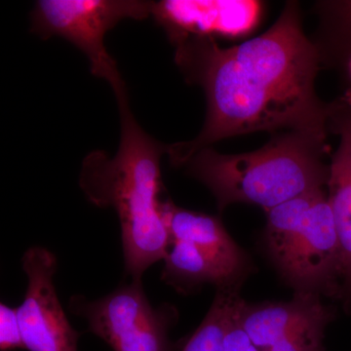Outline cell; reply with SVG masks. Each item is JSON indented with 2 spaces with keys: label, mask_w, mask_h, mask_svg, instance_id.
I'll use <instances>...</instances> for the list:
<instances>
[{
  "label": "cell",
  "mask_w": 351,
  "mask_h": 351,
  "mask_svg": "<svg viewBox=\"0 0 351 351\" xmlns=\"http://www.w3.org/2000/svg\"><path fill=\"white\" fill-rule=\"evenodd\" d=\"M174 45L182 75L204 90L207 113L197 137L167 145L173 165H184L219 141L254 132L329 131L330 104L315 90L320 57L304 34L298 2H287L267 32L239 45L221 48L206 38Z\"/></svg>",
  "instance_id": "cell-1"
},
{
  "label": "cell",
  "mask_w": 351,
  "mask_h": 351,
  "mask_svg": "<svg viewBox=\"0 0 351 351\" xmlns=\"http://www.w3.org/2000/svg\"><path fill=\"white\" fill-rule=\"evenodd\" d=\"M117 100L121 123L119 151L113 157L101 151L90 152L82 162L80 184L92 204L117 212L127 274L141 280L169 249L160 198V159L167 145L143 130L131 112L128 94Z\"/></svg>",
  "instance_id": "cell-2"
},
{
  "label": "cell",
  "mask_w": 351,
  "mask_h": 351,
  "mask_svg": "<svg viewBox=\"0 0 351 351\" xmlns=\"http://www.w3.org/2000/svg\"><path fill=\"white\" fill-rule=\"evenodd\" d=\"M327 134L282 131L257 151L239 154L205 147L182 166L213 193L219 211L247 203L267 212L327 186Z\"/></svg>",
  "instance_id": "cell-3"
},
{
  "label": "cell",
  "mask_w": 351,
  "mask_h": 351,
  "mask_svg": "<svg viewBox=\"0 0 351 351\" xmlns=\"http://www.w3.org/2000/svg\"><path fill=\"white\" fill-rule=\"evenodd\" d=\"M265 213V242L283 278L295 292L341 300V252L324 189Z\"/></svg>",
  "instance_id": "cell-4"
},
{
  "label": "cell",
  "mask_w": 351,
  "mask_h": 351,
  "mask_svg": "<svg viewBox=\"0 0 351 351\" xmlns=\"http://www.w3.org/2000/svg\"><path fill=\"white\" fill-rule=\"evenodd\" d=\"M152 7L154 2L142 0H39L32 12V32L73 43L86 55L92 75L107 80L119 96L126 93V85L106 47V34L120 21L147 19Z\"/></svg>",
  "instance_id": "cell-5"
},
{
  "label": "cell",
  "mask_w": 351,
  "mask_h": 351,
  "mask_svg": "<svg viewBox=\"0 0 351 351\" xmlns=\"http://www.w3.org/2000/svg\"><path fill=\"white\" fill-rule=\"evenodd\" d=\"M71 306L114 351H170L171 315L151 306L141 280L132 279L97 301L73 297Z\"/></svg>",
  "instance_id": "cell-6"
},
{
  "label": "cell",
  "mask_w": 351,
  "mask_h": 351,
  "mask_svg": "<svg viewBox=\"0 0 351 351\" xmlns=\"http://www.w3.org/2000/svg\"><path fill=\"white\" fill-rule=\"evenodd\" d=\"M22 265L27 285L17 313L24 348L29 351H77L80 334L71 327L55 288L54 254L43 247H32L23 256Z\"/></svg>",
  "instance_id": "cell-7"
},
{
  "label": "cell",
  "mask_w": 351,
  "mask_h": 351,
  "mask_svg": "<svg viewBox=\"0 0 351 351\" xmlns=\"http://www.w3.org/2000/svg\"><path fill=\"white\" fill-rule=\"evenodd\" d=\"M263 7L258 1L163 0L154 2L152 15L176 44L191 38L246 36L257 27Z\"/></svg>",
  "instance_id": "cell-8"
},
{
  "label": "cell",
  "mask_w": 351,
  "mask_h": 351,
  "mask_svg": "<svg viewBox=\"0 0 351 351\" xmlns=\"http://www.w3.org/2000/svg\"><path fill=\"white\" fill-rule=\"evenodd\" d=\"M329 131L339 136L328 179V202L341 252V300L351 313V112L345 101L330 104Z\"/></svg>",
  "instance_id": "cell-9"
},
{
  "label": "cell",
  "mask_w": 351,
  "mask_h": 351,
  "mask_svg": "<svg viewBox=\"0 0 351 351\" xmlns=\"http://www.w3.org/2000/svg\"><path fill=\"white\" fill-rule=\"evenodd\" d=\"M162 213L170 239H184L195 244L213 263L226 287H237V283L248 270V258L218 218L189 211L170 200L164 201Z\"/></svg>",
  "instance_id": "cell-10"
},
{
  "label": "cell",
  "mask_w": 351,
  "mask_h": 351,
  "mask_svg": "<svg viewBox=\"0 0 351 351\" xmlns=\"http://www.w3.org/2000/svg\"><path fill=\"white\" fill-rule=\"evenodd\" d=\"M320 295L295 292L289 302L249 304L241 300L237 307V320L261 351H267L295 328L332 311Z\"/></svg>",
  "instance_id": "cell-11"
},
{
  "label": "cell",
  "mask_w": 351,
  "mask_h": 351,
  "mask_svg": "<svg viewBox=\"0 0 351 351\" xmlns=\"http://www.w3.org/2000/svg\"><path fill=\"white\" fill-rule=\"evenodd\" d=\"M319 24L313 39L321 66L339 69L351 57V0H323L314 6Z\"/></svg>",
  "instance_id": "cell-12"
},
{
  "label": "cell",
  "mask_w": 351,
  "mask_h": 351,
  "mask_svg": "<svg viewBox=\"0 0 351 351\" xmlns=\"http://www.w3.org/2000/svg\"><path fill=\"white\" fill-rule=\"evenodd\" d=\"M239 297L237 287L219 289L206 317L182 351H225L226 325Z\"/></svg>",
  "instance_id": "cell-13"
},
{
  "label": "cell",
  "mask_w": 351,
  "mask_h": 351,
  "mask_svg": "<svg viewBox=\"0 0 351 351\" xmlns=\"http://www.w3.org/2000/svg\"><path fill=\"white\" fill-rule=\"evenodd\" d=\"M335 317V311L295 328L267 351H323V339L327 325Z\"/></svg>",
  "instance_id": "cell-14"
},
{
  "label": "cell",
  "mask_w": 351,
  "mask_h": 351,
  "mask_svg": "<svg viewBox=\"0 0 351 351\" xmlns=\"http://www.w3.org/2000/svg\"><path fill=\"white\" fill-rule=\"evenodd\" d=\"M25 348L17 308L0 304V350L12 351Z\"/></svg>",
  "instance_id": "cell-15"
},
{
  "label": "cell",
  "mask_w": 351,
  "mask_h": 351,
  "mask_svg": "<svg viewBox=\"0 0 351 351\" xmlns=\"http://www.w3.org/2000/svg\"><path fill=\"white\" fill-rule=\"evenodd\" d=\"M241 300L239 295L230 311L228 325H226L223 348L225 351H261L252 343L250 338L247 336L237 320V307Z\"/></svg>",
  "instance_id": "cell-16"
},
{
  "label": "cell",
  "mask_w": 351,
  "mask_h": 351,
  "mask_svg": "<svg viewBox=\"0 0 351 351\" xmlns=\"http://www.w3.org/2000/svg\"><path fill=\"white\" fill-rule=\"evenodd\" d=\"M341 71L346 76V82L348 83V88H351V57L348 60L345 66H343Z\"/></svg>",
  "instance_id": "cell-17"
},
{
  "label": "cell",
  "mask_w": 351,
  "mask_h": 351,
  "mask_svg": "<svg viewBox=\"0 0 351 351\" xmlns=\"http://www.w3.org/2000/svg\"><path fill=\"white\" fill-rule=\"evenodd\" d=\"M341 100L345 101L346 106H348V108H350L351 112V88H348L346 90L345 95L341 97Z\"/></svg>",
  "instance_id": "cell-18"
}]
</instances>
